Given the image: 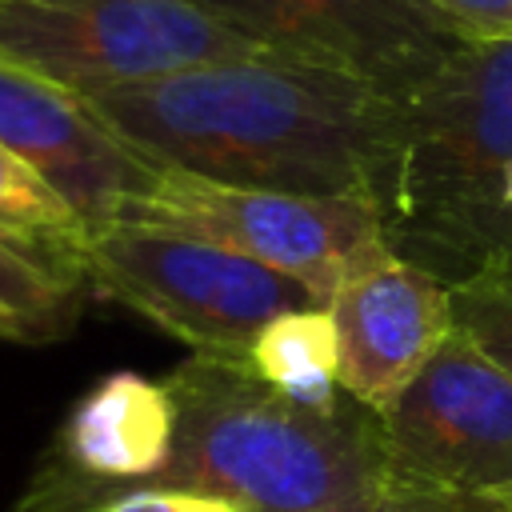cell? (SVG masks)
Masks as SVG:
<instances>
[{
	"instance_id": "5",
	"label": "cell",
	"mask_w": 512,
	"mask_h": 512,
	"mask_svg": "<svg viewBox=\"0 0 512 512\" xmlns=\"http://www.w3.org/2000/svg\"><path fill=\"white\" fill-rule=\"evenodd\" d=\"M268 52L188 0H0V60L72 96Z\"/></svg>"
},
{
	"instance_id": "2",
	"label": "cell",
	"mask_w": 512,
	"mask_h": 512,
	"mask_svg": "<svg viewBox=\"0 0 512 512\" xmlns=\"http://www.w3.org/2000/svg\"><path fill=\"white\" fill-rule=\"evenodd\" d=\"M176 440L144 488H184L244 512H388V448L380 416L348 392L304 404L252 364L188 356L164 376Z\"/></svg>"
},
{
	"instance_id": "12",
	"label": "cell",
	"mask_w": 512,
	"mask_h": 512,
	"mask_svg": "<svg viewBox=\"0 0 512 512\" xmlns=\"http://www.w3.org/2000/svg\"><path fill=\"white\" fill-rule=\"evenodd\" d=\"M248 364L276 392L304 404H332L340 388V336L324 304L292 308L276 316L252 344Z\"/></svg>"
},
{
	"instance_id": "13",
	"label": "cell",
	"mask_w": 512,
	"mask_h": 512,
	"mask_svg": "<svg viewBox=\"0 0 512 512\" xmlns=\"http://www.w3.org/2000/svg\"><path fill=\"white\" fill-rule=\"evenodd\" d=\"M0 236L20 244L56 276L84 284L80 252L88 224L4 144H0Z\"/></svg>"
},
{
	"instance_id": "11",
	"label": "cell",
	"mask_w": 512,
	"mask_h": 512,
	"mask_svg": "<svg viewBox=\"0 0 512 512\" xmlns=\"http://www.w3.org/2000/svg\"><path fill=\"white\" fill-rule=\"evenodd\" d=\"M340 336V388L380 412L448 340V284L392 248L368 256L324 304Z\"/></svg>"
},
{
	"instance_id": "20",
	"label": "cell",
	"mask_w": 512,
	"mask_h": 512,
	"mask_svg": "<svg viewBox=\"0 0 512 512\" xmlns=\"http://www.w3.org/2000/svg\"><path fill=\"white\" fill-rule=\"evenodd\" d=\"M504 200H508V212H512V176H508V192H504Z\"/></svg>"
},
{
	"instance_id": "6",
	"label": "cell",
	"mask_w": 512,
	"mask_h": 512,
	"mask_svg": "<svg viewBox=\"0 0 512 512\" xmlns=\"http://www.w3.org/2000/svg\"><path fill=\"white\" fill-rule=\"evenodd\" d=\"M116 220L172 228L232 248L304 284L320 304H328L348 272L388 248L368 200L216 184L180 168H164Z\"/></svg>"
},
{
	"instance_id": "10",
	"label": "cell",
	"mask_w": 512,
	"mask_h": 512,
	"mask_svg": "<svg viewBox=\"0 0 512 512\" xmlns=\"http://www.w3.org/2000/svg\"><path fill=\"white\" fill-rule=\"evenodd\" d=\"M0 144L24 160L88 228L144 196L164 164L120 140L80 96L0 60Z\"/></svg>"
},
{
	"instance_id": "17",
	"label": "cell",
	"mask_w": 512,
	"mask_h": 512,
	"mask_svg": "<svg viewBox=\"0 0 512 512\" xmlns=\"http://www.w3.org/2000/svg\"><path fill=\"white\" fill-rule=\"evenodd\" d=\"M472 36H512V0H428Z\"/></svg>"
},
{
	"instance_id": "18",
	"label": "cell",
	"mask_w": 512,
	"mask_h": 512,
	"mask_svg": "<svg viewBox=\"0 0 512 512\" xmlns=\"http://www.w3.org/2000/svg\"><path fill=\"white\" fill-rule=\"evenodd\" d=\"M412 508H448V512H512V480L484 492V496H468V500H452V504H412Z\"/></svg>"
},
{
	"instance_id": "7",
	"label": "cell",
	"mask_w": 512,
	"mask_h": 512,
	"mask_svg": "<svg viewBox=\"0 0 512 512\" xmlns=\"http://www.w3.org/2000/svg\"><path fill=\"white\" fill-rule=\"evenodd\" d=\"M376 416L388 448V512L484 496L512 480V376L460 328Z\"/></svg>"
},
{
	"instance_id": "19",
	"label": "cell",
	"mask_w": 512,
	"mask_h": 512,
	"mask_svg": "<svg viewBox=\"0 0 512 512\" xmlns=\"http://www.w3.org/2000/svg\"><path fill=\"white\" fill-rule=\"evenodd\" d=\"M0 340H28V332H24L20 316H16V312H8L4 304H0Z\"/></svg>"
},
{
	"instance_id": "4",
	"label": "cell",
	"mask_w": 512,
	"mask_h": 512,
	"mask_svg": "<svg viewBox=\"0 0 512 512\" xmlns=\"http://www.w3.org/2000/svg\"><path fill=\"white\" fill-rule=\"evenodd\" d=\"M84 284L120 300L192 356L248 364L256 336L284 312L320 304L304 284L232 248L172 228L108 220L88 228Z\"/></svg>"
},
{
	"instance_id": "16",
	"label": "cell",
	"mask_w": 512,
	"mask_h": 512,
	"mask_svg": "<svg viewBox=\"0 0 512 512\" xmlns=\"http://www.w3.org/2000/svg\"><path fill=\"white\" fill-rule=\"evenodd\" d=\"M100 512H244V508L184 488H132L112 496Z\"/></svg>"
},
{
	"instance_id": "15",
	"label": "cell",
	"mask_w": 512,
	"mask_h": 512,
	"mask_svg": "<svg viewBox=\"0 0 512 512\" xmlns=\"http://www.w3.org/2000/svg\"><path fill=\"white\" fill-rule=\"evenodd\" d=\"M452 324L512 376V252L448 284Z\"/></svg>"
},
{
	"instance_id": "1",
	"label": "cell",
	"mask_w": 512,
	"mask_h": 512,
	"mask_svg": "<svg viewBox=\"0 0 512 512\" xmlns=\"http://www.w3.org/2000/svg\"><path fill=\"white\" fill-rule=\"evenodd\" d=\"M80 100L164 168L368 204L392 116V96L276 48Z\"/></svg>"
},
{
	"instance_id": "8",
	"label": "cell",
	"mask_w": 512,
	"mask_h": 512,
	"mask_svg": "<svg viewBox=\"0 0 512 512\" xmlns=\"http://www.w3.org/2000/svg\"><path fill=\"white\" fill-rule=\"evenodd\" d=\"M248 40L348 72L384 96L424 84L476 40L428 0H188Z\"/></svg>"
},
{
	"instance_id": "14",
	"label": "cell",
	"mask_w": 512,
	"mask_h": 512,
	"mask_svg": "<svg viewBox=\"0 0 512 512\" xmlns=\"http://www.w3.org/2000/svg\"><path fill=\"white\" fill-rule=\"evenodd\" d=\"M80 284L56 276L20 244L0 236V304L20 316L28 340H56L76 320Z\"/></svg>"
},
{
	"instance_id": "3",
	"label": "cell",
	"mask_w": 512,
	"mask_h": 512,
	"mask_svg": "<svg viewBox=\"0 0 512 512\" xmlns=\"http://www.w3.org/2000/svg\"><path fill=\"white\" fill-rule=\"evenodd\" d=\"M512 36H476L392 100L372 184L384 244L460 284L512 252Z\"/></svg>"
},
{
	"instance_id": "9",
	"label": "cell",
	"mask_w": 512,
	"mask_h": 512,
	"mask_svg": "<svg viewBox=\"0 0 512 512\" xmlns=\"http://www.w3.org/2000/svg\"><path fill=\"white\" fill-rule=\"evenodd\" d=\"M172 440L176 404L164 380L112 372L72 404L12 512H100L112 496L152 484Z\"/></svg>"
}]
</instances>
